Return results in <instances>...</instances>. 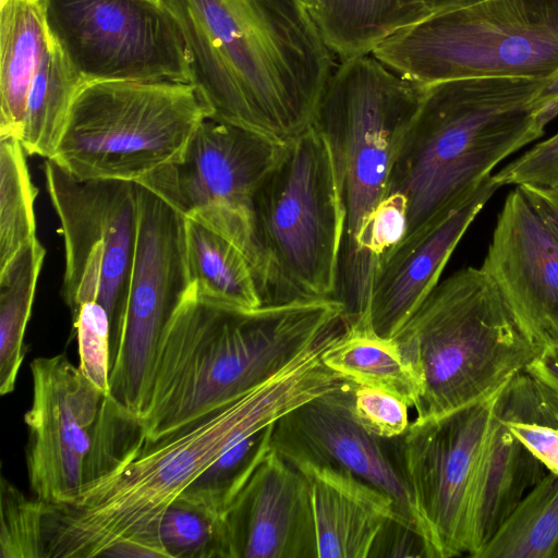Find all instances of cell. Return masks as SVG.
<instances>
[{"instance_id":"37","label":"cell","mask_w":558,"mask_h":558,"mask_svg":"<svg viewBox=\"0 0 558 558\" xmlns=\"http://www.w3.org/2000/svg\"><path fill=\"white\" fill-rule=\"evenodd\" d=\"M507 423L511 432L545 465L546 470L558 474V428L508 420Z\"/></svg>"},{"instance_id":"5","label":"cell","mask_w":558,"mask_h":558,"mask_svg":"<svg viewBox=\"0 0 558 558\" xmlns=\"http://www.w3.org/2000/svg\"><path fill=\"white\" fill-rule=\"evenodd\" d=\"M421 94L422 86L368 52L338 61L315 110L312 125L330 147L344 209L336 300L350 322L367 316L362 242Z\"/></svg>"},{"instance_id":"35","label":"cell","mask_w":558,"mask_h":558,"mask_svg":"<svg viewBox=\"0 0 558 558\" xmlns=\"http://www.w3.org/2000/svg\"><path fill=\"white\" fill-rule=\"evenodd\" d=\"M492 177L499 187L529 184L558 189V133L535 144Z\"/></svg>"},{"instance_id":"17","label":"cell","mask_w":558,"mask_h":558,"mask_svg":"<svg viewBox=\"0 0 558 558\" xmlns=\"http://www.w3.org/2000/svg\"><path fill=\"white\" fill-rule=\"evenodd\" d=\"M531 337L558 345V238L515 186L497 216L481 266Z\"/></svg>"},{"instance_id":"24","label":"cell","mask_w":558,"mask_h":558,"mask_svg":"<svg viewBox=\"0 0 558 558\" xmlns=\"http://www.w3.org/2000/svg\"><path fill=\"white\" fill-rule=\"evenodd\" d=\"M338 61L371 52L427 16L422 0H305Z\"/></svg>"},{"instance_id":"38","label":"cell","mask_w":558,"mask_h":558,"mask_svg":"<svg viewBox=\"0 0 558 558\" xmlns=\"http://www.w3.org/2000/svg\"><path fill=\"white\" fill-rule=\"evenodd\" d=\"M518 187L558 238V189L522 184Z\"/></svg>"},{"instance_id":"33","label":"cell","mask_w":558,"mask_h":558,"mask_svg":"<svg viewBox=\"0 0 558 558\" xmlns=\"http://www.w3.org/2000/svg\"><path fill=\"white\" fill-rule=\"evenodd\" d=\"M80 369L98 389L108 395L110 373V320L98 302L83 304L73 317Z\"/></svg>"},{"instance_id":"32","label":"cell","mask_w":558,"mask_h":558,"mask_svg":"<svg viewBox=\"0 0 558 558\" xmlns=\"http://www.w3.org/2000/svg\"><path fill=\"white\" fill-rule=\"evenodd\" d=\"M0 512V558H45L46 502L26 497L2 476Z\"/></svg>"},{"instance_id":"16","label":"cell","mask_w":558,"mask_h":558,"mask_svg":"<svg viewBox=\"0 0 558 558\" xmlns=\"http://www.w3.org/2000/svg\"><path fill=\"white\" fill-rule=\"evenodd\" d=\"M353 387L347 381L287 412L272 425L270 447L292 464L338 468L383 490L395 500L399 515L416 525L429 545L391 439L368 432L352 412Z\"/></svg>"},{"instance_id":"15","label":"cell","mask_w":558,"mask_h":558,"mask_svg":"<svg viewBox=\"0 0 558 558\" xmlns=\"http://www.w3.org/2000/svg\"><path fill=\"white\" fill-rule=\"evenodd\" d=\"M496 393L440 415L416 417L391 439L433 558L468 555L471 489Z\"/></svg>"},{"instance_id":"18","label":"cell","mask_w":558,"mask_h":558,"mask_svg":"<svg viewBox=\"0 0 558 558\" xmlns=\"http://www.w3.org/2000/svg\"><path fill=\"white\" fill-rule=\"evenodd\" d=\"M223 515L232 558H317L307 480L272 448Z\"/></svg>"},{"instance_id":"34","label":"cell","mask_w":558,"mask_h":558,"mask_svg":"<svg viewBox=\"0 0 558 558\" xmlns=\"http://www.w3.org/2000/svg\"><path fill=\"white\" fill-rule=\"evenodd\" d=\"M351 409L368 432L384 439L401 436L409 427V404L399 396L372 386L354 385Z\"/></svg>"},{"instance_id":"36","label":"cell","mask_w":558,"mask_h":558,"mask_svg":"<svg viewBox=\"0 0 558 558\" xmlns=\"http://www.w3.org/2000/svg\"><path fill=\"white\" fill-rule=\"evenodd\" d=\"M433 558L421 530L399 515L389 518L377 533L368 558Z\"/></svg>"},{"instance_id":"11","label":"cell","mask_w":558,"mask_h":558,"mask_svg":"<svg viewBox=\"0 0 558 558\" xmlns=\"http://www.w3.org/2000/svg\"><path fill=\"white\" fill-rule=\"evenodd\" d=\"M280 144L254 131L207 118L179 160L137 182L185 218L236 246L254 271L263 303L268 275L255 232L254 198Z\"/></svg>"},{"instance_id":"22","label":"cell","mask_w":558,"mask_h":558,"mask_svg":"<svg viewBox=\"0 0 558 558\" xmlns=\"http://www.w3.org/2000/svg\"><path fill=\"white\" fill-rule=\"evenodd\" d=\"M50 46L40 0H0V137L21 140L31 85Z\"/></svg>"},{"instance_id":"29","label":"cell","mask_w":558,"mask_h":558,"mask_svg":"<svg viewBox=\"0 0 558 558\" xmlns=\"http://www.w3.org/2000/svg\"><path fill=\"white\" fill-rule=\"evenodd\" d=\"M26 151L13 136L0 137V267L36 236L35 201Z\"/></svg>"},{"instance_id":"6","label":"cell","mask_w":558,"mask_h":558,"mask_svg":"<svg viewBox=\"0 0 558 558\" xmlns=\"http://www.w3.org/2000/svg\"><path fill=\"white\" fill-rule=\"evenodd\" d=\"M392 338L423 383L416 417L494 395L545 351L482 267L439 282Z\"/></svg>"},{"instance_id":"12","label":"cell","mask_w":558,"mask_h":558,"mask_svg":"<svg viewBox=\"0 0 558 558\" xmlns=\"http://www.w3.org/2000/svg\"><path fill=\"white\" fill-rule=\"evenodd\" d=\"M49 198L64 241L62 296L72 313L98 302L110 320V345L123 320L138 228L137 183L83 180L46 159Z\"/></svg>"},{"instance_id":"10","label":"cell","mask_w":558,"mask_h":558,"mask_svg":"<svg viewBox=\"0 0 558 558\" xmlns=\"http://www.w3.org/2000/svg\"><path fill=\"white\" fill-rule=\"evenodd\" d=\"M31 374L25 458L35 498L71 502L146 444L140 420L120 409L64 354L33 360Z\"/></svg>"},{"instance_id":"31","label":"cell","mask_w":558,"mask_h":558,"mask_svg":"<svg viewBox=\"0 0 558 558\" xmlns=\"http://www.w3.org/2000/svg\"><path fill=\"white\" fill-rule=\"evenodd\" d=\"M272 425L227 448L179 497L223 514L271 448Z\"/></svg>"},{"instance_id":"7","label":"cell","mask_w":558,"mask_h":558,"mask_svg":"<svg viewBox=\"0 0 558 558\" xmlns=\"http://www.w3.org/2000/svg\"><path fill=\"white\" fill-rule=\"evenodd\" d=\"M264 305L335 299L344 209L330 147L311 125L280 144L254 198Z\"/></svg>"},{"instance_id":"8","label":"cell","mask_w":558,"mask_h":558,"mask_svg":"<svg viewBox=\"0 0 558 558\" xmlns=\"http://www.w3.org/2000/svg\"><path fill=\"white\" fill-rule=\"evenodd\" d=\"M371 52L418 86L469 77L546 80L558 71V0H483L437 12Z\"/></svg>"},{"instance_id":"30","label":"cell","mask_w":558,"mask_h":558,"mask_svg":"<svg viewBox=\"0 0 558 558\" xmlns=\"http://www.w3.org/2000/svg\"><path fill=\"white\" fill-rule=\"evenodd\" d=\"M167 558H232L225 515L178 497L157 529Z\"/></svg>"},{"instance_id":"19","label":"cell","mask_w":558,"mask_h":558,"mask_svg":"<svg viewBox=\"0 0 558 558\" xmlns=\"http://www.w3.org/2000/svg\"><path fill=\"white\" fill-rule=\"evenodd\" d=\"M499 189L490 175L476 194L445 220L404 236L377 262L367 322L392 338L439 283L440 275L473 220Z\"/></svg>"},{"instance_id":"21","label":"cell","mask_w":558,"mask_h":558,"mask_svg":"<svg viewBox=\"0 0 558 558\" xmlns=\"http://www.w3.org/2000/svg\"><path fill=\"white\" fill-rule=\"evenodd\" d=\"M545 470L493 407L471 489L468 556L475 558L524 496L544 477Z\"/></svg>"},{"instance_id":"42","label":"cell","mask_w":558,"mask_h":558,"mask_svg":"<svg viewBox=\"0 0 558 558\" xmlns=\"http://www.w3.org/2000/svg\"><path fill=\"white\" fill-rule=\"evenodd\" d=\"M548 350H550L556 355V357L558 359V345L555 347V348L548 349Z\"/></svg>"},{"instance_id":"13","label":"cell","mask_w":558,"mask_h":558,"mask_svg":"<svg viewBox=\"0 0 558 558\" xmlns=\"http://www.w3.org/2000/svg\"><path fill=\"white\" fill-rule=\"evenodd\" d=\"M51 43L83 83H189L184 41L163 0H40Z\"/></svg>"},{"instance_id":"20","label":"cell","mask_w":558,"mask_h":558,"mask_svg":"<svg viewBox=\"0 0 558 558\" xmlns=\"http://www.w3.org/2000/svg\"><path fill=\"white\" fill-rule=\"evenodd\" d=\"M293 465L308 483L317 558H368L383 524L399 515L395 500L348 471Z\"/></svg>"},{"instance_id":"26","label":"cell","mask_w":558,"mask_h":558,"mask_svg":"<svg viewBox=\"0 0 558 558\" xmlns=\"http://www.w3.org/2000/svg\"><path fill=\"white\" fill-rule=\"evenodd\" d=\"M46 250L35 238L0 267V393H11L26 354L24 337Z\"/></svg>"},{"instance_id":"2","label":"cell","mask_w":558,"mask_h":558,"mask_svg":"<svg viewBox=\"0 0 558 558\" xmlns=\"http://www.w3.org/2000/svg\"><path fill=\"white\" fill-rule=\"evenodd\" d=\"M210 118L279 143L312 125L338 64L305 0H163Z\"/></svg>"},{"instance_id":"3","label":"cell","mask_w":558,"mask_h":558,"mask_svg":"<svg viewBox=\"0 0 558 558\" xmlns=\"http://www.w3.org/2000/svg\"><path fill=\"white\" fill-rule=\"evenodd\" d=\"M344 322L335 299L244 308L192 287L166 326L140 424L158 441L268 380Z\"/></svg>"},{"instance_id":"41","label":"cell","mask_w":558,"mask_h":558,"mask_svg":"<svg viewBox=\"0 0 558 558\" xmlns=\"http://www.w3.org/2000/svg\"><path fill=\"white\" fill-rule=\"evenodd\" d=\"M483 0H422L427 15L451 9L462 8Z\"/></svg>"},{"instance_id":"40","label":"cell","mask_w":558,"mask_h":558,"mask_svg":"<svg viewBox=\"0 0 558 558\" xmlns=\"http://www.w3.org/2000/svg\"><path fill=\"white\" fill-rule=\"evenodd\" d=\"M525 371L558 397V359L546 349Z\"/></svg>"},{"instance_id":"14","label":"cell","mask_w":558,"mask_h":558,"mask_svg":"<svg viewBox=\"0 0 558 558\" xmlns=\"http://www.w3.org/2000/svg\"><path fill=\"white\" fill-rule=\"evenodd\" d=\"M138 228L123 320L110 345L109 398L143 411L161 335L191 287L185 217L137 183Z\"/></svg>"},{"instance_id":"28","label":"cell","mask_w":558,"mask_h":558,"mask_svg":"<svg viewBox=\"0 0 558 558\" xmlns=\"http://www.w3.org/2000/svg\"><path fill=\"white\" fill-rule=\"evenodd\" d=\"M84 85L51 46L31 85L21 143L27 155L51 159L71 106Z\"/></svg>"},{"instance_id":"1","label":"cell","mask_w":558,"mask_h":558,"mask_svg":"<svg viewBox=\"0 0 558 558\" xmlns=\"http://www.w3.org/2000/svg\"><path fill=\"white\" fill-rule=\"evenodd\" d=\"M326 345L325 341L313 344L239 399L146 444L73 501L46 502V558L102 557L110 548L123 558H167L158 541V523L190 484L241 438L344 383L324 364Z\"/></svg>"},{"instance_id":"27","label":"cell","mask_w":558,"mask_h":558,"mask_svg":"<svg viewBox=\"0 0 558 558\" xmlns=\"http://www.w3.org/2000/svg\"><path fill=\"white\" fill-rule=\"evenodd\" d=\"M475 558H558V474L524 496Z\"/></svg>"},{"instance_id":"23","label":"cell","mask_w":558,"mask_h":558,"mask_svg":"<svg viewBox=\"0 0 558 558\" xmlns=\"http://www.w3.org/2000/svg\"><path fill=\"white\" fill-rule=\"evenodd\" d=\"M324 364L357 386L388 390L410 408L418 405L422 379L395 338L377 335L371 326L348 325L324 350Z\"/></svg>"},{"instance_id":"4","label":"cell","mask_w":558,"mask_h":558,"mask_svg":"<svg viewBox=\"0 0 558 558\" xmlns=\"http://www.w3.org/2000/svg\"><path fill=\"white\" fill-rule=\"evenodd\" d=\"M546 80L469 77L422 86L387 190L407 202L404 236L462 208L500 161L544 134L532 101Z\"/></svg>"},{"instance_id":"25","label":"cell","mask_w":558,"mask_h":558,"mask_svg":"<svg viewBox=\"0 0 558 558\" xmlns=\"http://www.w3.org/2000/svg\"><path fill=\"white\" fill-rule=\"evenodd\" d=\"M185 248L191 287L198 296L244 308L263 305L248 260L227 239L185 218Z\"/></svg>"},{"instance_id":"9","label":"cell","mask_w":558,"mask_h":558,"mask_svg":"<svg viewBox=\"0 0 558 558\" xmlns=\"http://www.w3.org/2000/svg\"><path fill=\"white\" fill-rule=\"evenodd\" d=\"M207 118L189 83H86L51 159L78 179L137 183L179 160Z\"/></svg>"},{"instance_id":"39","label":"cell","mask_w":558,"mask_h":558,"mask_svg":"<svg viewBox=\"0 0 558 558\" xmlns=\"http://www.w3.org/2000/svg\"><path fill=\"white\" fill-rule=\"evenodd\" d=\"M532 107L535 118L544 128L558 116V71L538 89Z\"/></svg>"}]
</instances>
